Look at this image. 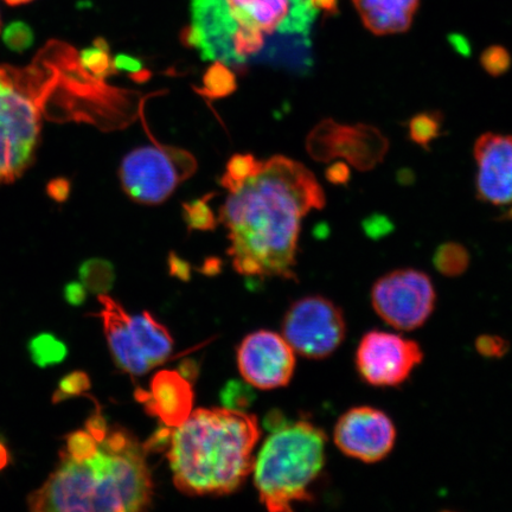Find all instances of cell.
<instances>
[{"mask_svg":"<svg viewBox=\"0 0 512 512\" xmlns=\"http://www.w3.org/2000/svg\"><path fill=\"white\" fill-rule=\"evenodd\" d=\"M326 178L334 184H345L350 179V169L344 163H335L326 171Z\"/></svg>","mask_w":512,"mask_h":512,"instance_id":"1f68e13d","label":"cell"},{"mask_svg":"<svg viewBox=\"0 0 512 512\" xmlns=\"http://www.w3.org/2000/svg\"><path fill=\"white\" fill-rule=\"evenodd\" d=\"M40 134V94L32 93L24 70L0 66V184L29 168Z\"/></svg>","mask_w":512,"mask_h":512,"instance_id":"5b68a950","label":"cell"},{"mask_svg":"<svg viewBox=\"0 0 512 512\" xmlns=\"http://www.w3.org/2000/svg\"><path fill=\"white\" fill-rule=\"evenodd\" d=\"M477 194L495 207L512 206V134L485 133L475 144Z\"/></svg>","mask_w":512,"mask_h":512,"instance_id":"5bb4252c","label":"cell"},{"mask_svg":"<svg viewBox=\"0 0 512 512\" xmlns=\"http://www.w3.org/2000/svg\"><path fill=\"white\" fill-rule=\"evenodd\" d=\"M475 347L479 355L496 360L508 354L510 344L501 336L482 335L476 339Z\"/></svg>","mask_w":512,"mask_h":512,"instance_id":"83f0119b","label":"cell"},{"mask_svg":"<svg viewBox=\"0 0 512 512\" xmlns=\"http://www.w3.org/2000/svg\"><path fill=\"white\" fill-rule=\"evenodd\" d=\"M236 88V75L222 61H215L204 73L202 88L194 87L196 93L209 101L227 98L236 91Z\"/></svg>","mask_w":512,"mask_h":512,"instance_id":"e0dca14e","label":"cell"},{"mask_svg":"<svg viewBox=\"0 0 512 512\" xmlns=\"http://www.w3.org/2000/svg\"><path fill=\"white\" fill-rule=\"evenodd\" d=\"M262 162L253 155H234L229 159L226 174L220 179L223 188L234 192L242 187L249 178H252L261 169Z\"/></svg>","mask_w":512,"mask_h":512,"instance_id":"44dd1931","label":"cell"},{"mask_svg":"<svg viewBox=\"0 0 512 512\" xmlns=\"http://www.w3.org/2000/svg\"><path fill=\"white\" fill-rule=\"evenodd\" d=\"M483 68L492 76H501L508 72L511 66V56L507 49L502 47H491L486 49L482 55Z\"/></svg>","mask_w":512,"mask_h":512,"instance_id":"4316f807","label":"cell"},{"mask_svg":"<svg viewBox=\"0 0 512 512\" xmlns=\"http://www.w3.org/2000/svg\"><path fill=\"white\" fill-rule=\"evenodd\" d=\"M324 206L323 188L303 164L284 156L262 162L258 174L230 192L220 210L235 271L297 279L300 224L310 210Z\"/></svg>","mask_w":512,"mask_h":512,"instance_id":"6da1fadb","label":"cell"},{"mask_svg":"<svg viewBox=\"0 0 512 512\" xmlns=\"http://www.w3.org/2000/svg\"><path fill=\"white\" fill-rule=\"evenodd\" d=\"M420 0H354L364 27L377 36L400 34L413 23Z\"/></svg>","mask_w":512,"mask_h":512,"instance_id":"2e32d148","label":"cell"},{"mask_svg":"<svg viewBox=\"0 0 512 512\" xmlns=\"http://www.w3.org/2000/svg\"><path fill=\"white\" fill-rule=\"evenodd\" d=\"M32 362L41 368L55 366L67 357V345L51 334L37 335L28 344Z\"/></svg>","mask_w":512,"mask_h":512,"instance_id":"d6986e66","label":"cell"},{"mask_svg":"<svg viewBox=\"0 0 512 512\" xmlns=\"http://www.w3.org/2000/svg\"><path fill=\"white\" fill-rule=\"evenodd\" d=\"M470 253L457 242H447L435 251L433 264L435 270L444 277L456 278L463 275L470 266Z\"/></svg>","mask_w":512,"mask_h":512,"instance_id":"ac0fdd59","label":"cell"},{"mask_svg":"<svg viewBox=\"0 0 512 512\" xmlns=\"http://www.w3.org/2000/svg\"><path fill=\"white\" fill-rule=\"evenodd\" d=\"M335 444L345 456L375 464L386 459L396 443V428L389 415L370 406L350 408L338 419Z\"/></svg>","mask_w":512,"mask_h":512,"instance_id":"7c38bea8","label":"cell"},{"mask_svg":"<svg viewBox=\"0 0 512 512\" xmlns=\"http://www.w3.org/2000/svg\"><path fill=\"white\" fill-rule=\"evenodd\" d=\"M0 30H2V22H0Z\"/></svg>","mask_w":512,"mask_h":512,"instance_id":"f35d334b","label":"cell"},{"mask_svg":"<svg viewBox=\"0 0 512 512\" xmlns=\"http://www.w3.org/2000/svg\"><path fill=\"white\" fill-rule=\"evenodd\" d=\"M326 435L309 421L277 428L255 460L254 483L260 501L272 512L292 511L309 501L310 486L325 466Z\"/></svg>","mask_w":512,"mask_h":512,"instance_id":"277c9868","label":"cell"},{"mask_svg":"<svg viewBox=\"0 0 512 512\" xmlns=\"http://www.w3.org/2000/svg\"><path fill=\"white\" fill-rule=\"evenodd\" d=\"M130 76V79L136 83H139V85H142V83H145L152 78V72L149 69H140L136 73L128 74Z\"/></svg>","mask_w":512,"mask_h":512,"instance_id":"8d00e7d4","label":"cell"},{"mask_svg":"<svg viewBox=\"0 0 512 512\" xmlns=\"http://www.w3.org/2000/svg\"><path fill=\"white\" fill-rule=\"evenodd\" d=\"M283 336L294 352L309 360H324L341 347L347 320L341 307L322 296L297 300L287 310Z\"/></svg>","mask_w":512,"mask_h":512,"instance_id":"9c48e42d","label":"cell"},{"mask_svg":"<svg viewBox=\"0 0 512 512\" xmlns=\"http://www.w3.org/2000/svg\"><path fill=\"white\" fill-rule=\"evenodd\" d=\"M145 402L151 414L158 416L166 426L175 428L191 413L190 383L175 371H160L151 383Z\"/></svg>","mask_w":512,"mask_h":512,"instance_id":"9a60e30c","label":"cell"},{"mask_svg":"<svg viewBox=\"0 0 512 512\" xmlns=\"http://www.w3.org/2000/svg\"><path fill=\"white\" fill-rule=\"evenodd\" d=\"M252 398L251 390L236 382L229 383L223 394L226 408L230 409H240L239 407L248 405Z\"/></svg>","mask_w":512,"mask_h":512,"instance_id":"f1b7e54d","label":"cell"},{"mask_svg":"<svg viewBox=\"0 0 512 512\" xmlns=\"http://www.w3.org/2000/svg\"><path fill=\"white\" fill-rule=\"evenodd\" d=\"M139 118L152 145L138 147L121 162L119 178L121 187L132 201L157 206L174 194L183 182L197 170V160L190 152L159 143L153 136L144 113Z\"/></svg>","mask_w":512,"mask_h":512,"instance_id":"52a82bcc","label":"cell"},{"mask_svg":"<svg viewBox=\"0 0 512 512\" xmlns=\"http://www.w3.org/2000/svg\"><path fill=\"white\" fill-rule=\"evenodd\" d=\"M191 14L202 32L203 60L233 63L234 32L307 37L318 10L312 0H191Z\"/></svg>","mask_w":512,"mask_h":512,"instance_id":"3957f363","label":"cell"},{"mask_svg":"<svg viewBox=\"0 0 512 512\" xmlns=\"http://www.w3.org/2000/svg\"><path fill=\"white\" fill-rule=\"evenodd\" d=\"M114 67L117 70H124L128 74L136 73L138 70L143 69V62L127 54H119L113 59Z\"/></svg>","mask_w":512,"mask_h":512,"instance_id":"f546056e","label":"cell"},{"mask_svg":"<svg viewBox=\"0 0 512 512\" xmlns=\"http://www.w3.org/2000/svg\"><path fill=\"white\" fill-rule=\"evenodd\" d=\"M443 125V115L437 112L416 114L409 121L408 132L412 142L424 149H428L435 139L439 137Z\"/></svg>","mask_w":512,"mask_h":512,"instance_id":"cb8c5ba5","label":"cell"},{"mask_svg":"<svg viewBox=\"0 0 512 512\" xmlns=\"http://www.w3.org/2000/svg\"><path fill=\"white\" fill-rule=\"evenodd\" d=\"M215 195V192H211L198 200L183 203V217L190 232L191 230H200V232L215 230L219 222L214 211L209 207V202Z\"/></svg>","mask_w":512,"mask_h":512,"instance_id":"603a6c76","label":"cell"},{"mask_svg":"<svg viewBox=\"0 0 512 512\" xmlns=\"http://www.w3.org/2000/svg\"><path fill=\"white\" fill-rule=\"evenodd\" d=\"M169 266L172 274L177 275V277L182 279H187L189 277L190 267L187 262L179 259L175 253L170 254L169 258Z\"/></svg>","mask_w":512,"mask_h":512,"instance_id":"836d02e7","label":"cell"},{"mask_svg":"<svg viewBox=\"0 0 512 512\" xmlns=\"http://www.w3.org/2000/svg\"><path fill=\"white\" fill-rule=\"evenodd\" d=\"M258 419L241 409L200 408L171 433L168 459L177 489L189 496L238 490L253 470Z\"/></svg>","mask_w":512,"mask_h":512,"instance_id":"7a4b0ae2","label":"cell"},{"mask_svg":"<svg viewBox=\"0 0 512 512\" xmlns=\"http://www.w3.org/2000/svg\"><path fill=\"white\" fill-rule=\"evenodd\" d=\"M4 2L6 4L16 6V5L28 4V3L32 2V0H4Z\"/></svg>","mask_w":512,"mask_h":512,"instance_id":"74e56055","label":"cell"},{"mask_svg":"<svg viewBox=\"0 0 512 512\" xmlns=\"http://www.w3.org/2000/svg\"><path fill=\"white\" fill-rule=\"evenodd\" d=\"M79 59L81 66L95 78L105 80L108 76L119 74V70L114 67L110 46L105 38H96L94 46L83 49Z\"/></svg>","mask_w":512,"mask_h":512,"instance_id":"ffe728a7","label":"cell"},{"mask_svg":"<svg viewBox=\"0 0 512 512\" xmlns=\"http://www.w3.org/2000/svg\"><path fill=\"white\" fill-rule=\"evenodd\" d=\"M3 42L15 53H24L34 46L35 34L27 23L12 22L3 32Z\"/></svg>","mask_w":512,"mask_h":512,"instance_id":"d4e9b609","label":"cell"},{"mask_svg":"<svg viewBox=\"0 0 512 512\" xmlns=\"http://www.w3.org/2000/svg\"><path fill=\"white\" fill-rule=\"evenodd\" d=\"M89 388H91V381H89L88 375L83 371H74V373L63 377L54 393L53 402L60 403L74 398V396L87 392Z\"/></svg>","mask_w":512,"mask_h":512,"instance_id":"484cf974","label":"cell"},{"mask_svg":"<svg viewBox=\"0 0 512 512\" xmlns=\"http://www.w3.org/2000/svg\"><path fill=\"white\" fill-rule=\"evenodd\" d=\"M370 299L383 322L396 330L413 331L425 325L433 315L437 292L426 273L402 268L377 279Z\"/></svg>","mask_w":512,"mask_h":512,"instance_id":"ba28073f","label":"cell"},{"mask_svg":"<svg viewBox=\"0 0 512 512\" xmlns=\"http://www.w3.org/2000/svg\"><path fill=\"white\" fill-rule=\"evenodd\" d=\"M99 317L115 364L140 376L163 364L174 350V339L149 312L131 315L117 300L100 294Z\"/></svg>","mask_w":512,"mask_h":512,"instance_id":"8992f818","label":"cell"},{"mask_svg":"<svg viewBox=\"0 0 512 512\" xmlns=\"http://www.w3.org/2000/svg\"><path fill=\"white\" fill-rule=\"evenodd\" d=\"M389 149L386 137L369 125H341L328 119L313 128L306 139V150L317 162L336 158L347 160L362 171L374 169Z\"/></svg>","mask_w":512,"mask_h":512,"instance_id":"8fae6325","label":"cell"},{"mask_svg":"<svg viewBox=\"0 0 512 512\" xmlns=\"http://www.w3.org/2000/svg\"><path fill=\"white\" fill-rule=\"evenodd\" d=\"M64 298L70 305H81L86 299V287L79 283H70L64 287Z\"/></svg>","mask_w":512,"mask_h":512,"instance_id":"4dcf8cb0","label":"cell"},{"mask_svg":"<svg viewBox=\"0 0 512 512\" xmlns=\"http://www.w3.org/2000/svg\"><path fill=\"white\" fill-rule=\"evenodd\" d=\"M238 366L252 387L271 390L287 386L296 369V352L284 336L261 330L248 335L238 349Z\"/></svg>","mask_w":512,"mask_h":512,"instance_id":"4fadbf2b","label":"cell"},{"mask_svg":"<svg viewBox=\"0 0 512 512\" xmlns=\"http://www.w3.org/2000/svg\"><path fill=\"white\" fill-rule=\"evenodd\" d=\"M70 192V183L67 179H57V181L49 185V194L54 200L66 201Z\"/></svg>","mask_w":512,"mask_h":512,"instance_id":"d6a6232c","label":"cell"},{"mask_svg":"<svg viewBox=\"0 0 512 512\" xmlns=\"http://www.w3.org/2000/svg\"><path fill=\"white\" fill-rule=\"evenodd\" d=\"M312 3L318 11L322 10L334 14L337 10V0H312Z\"/></svg>","mask_w":512,"mask_h":512,"instance_id":"d590c367","label":"cell"},{"mask_svg":"<svg viewBox=\"0 0 512 512\" xmlns=\"http://www.w3.org/2000/svg\"><path fill=\"white\" fill-rule=\"evenodd\" d=\"M11 463V453L8 445L0 437V472L6 469Z\"/></svg>","mask_w":512,"mask_h":512,"instance_id":"e575fe53","label":"cell"},{"mask_svg":"<svg viewBox=\"0 0 512 512\" xmlns=\"http://www.w3.org/2000/svg\"><path fill=\"white\" fill-rule=\"evenodd\" d=\"M79 273L82 285L94 293L104 294L113 285L114 267L106 260H87L83 262Z\"/></svg>","mask_w":512,"mask_h":512,"instance_id":"7402d4cb","label":"cell"},{"mask_svg":"<svg viewBox=\"0 0 512 512\" xmlns=\"http://www.w3.org/2000/svg\"><path fill=\"white\" fill-rule=\"evenodd\" d=\"M424 361L419 343L394 332L371 330L358 343L355 366L361 379L376 388L405 383Z\"/></svg>","mask_w":512,"mask_h":512,"instance_id":"30bf717a","label":"cell"}]
</instances>
